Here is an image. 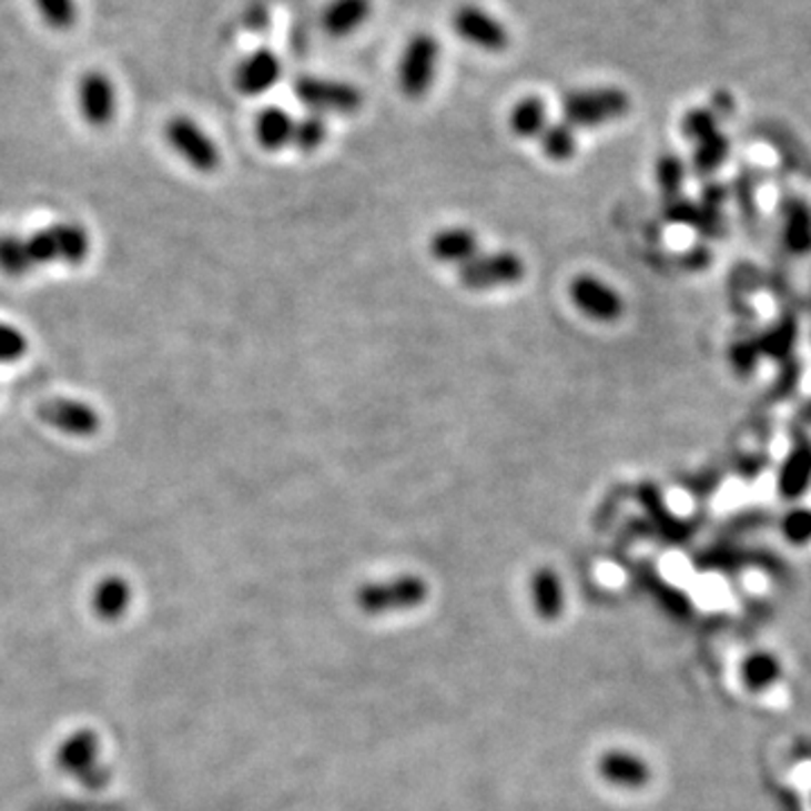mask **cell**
<instances>
[{
  "label": "cell",
  "mask_w": 811,
  "mask_h": 811,
  "mask_svg": "<svg viewBox=\"0 0 811 811\" xmlns=\"http://www.w3.org/2000/svg\"><path fill=\"white\" fill-rule=\"evenodd\" d=\"M539 138H541L544 154L553 161H568L577 152L575 129L568 122L548 124Z\"/></svg>",
  "instance_id": "603a6c76"
},
{
  "label": "cell",
  "mask_w": 811,
  "mask_h": 811,
  "mask_svg": "<svg viewBox=\"0 0 811 811\" xmlns=\"http://www.w3.org/2000/svg\"><path fill=\"white\" fill-rule=\"evenodd\" d=\"M28 349H30L28 334L8 321H0V365L19 363L28 354Z\"/></svg>",
  "instance_id": "4316f807"
},
{
  "label": "cell",
  "mask_w": 811,
  "mask_h": 811,
  "mask_svg": "<svg viewBox=\"0 0 811 811\" xmlns=\"http://www.w3.org/2000/svg\"><path fill=\"white\" fill-rule=\"evenodd\" d=\"M454 28L463 41L487 52H500L509 45L507 28L478 6L458 8L454 14Z\"/></svg>",
  "instance_id": "8fae6325"
},
{
  "label": "cell",
  "mask_w": 811,
  "mask_h": 811,
  "mask_svg": "<svg viewBox=\"0 0 811 811\" xmlns=\"http://www.w3.org/2000/svg\"><path fill=\"white\" fill-rule=\"evenodd\" d=\"M526 273L524 260L511 251H498L491 255H476L458 271L460 282L472 291H485L494 286L516 284Z\"/></svg>",
  "instance_id": "9c48e42d"
},
{
  "label": "cell",
  "mask_w": 811,
  "mask_h": 811,
  "mask_svg": "<svg viewBox=\"0 0 811 811\" xmlns=\"http://www.w3.org/2000/svg\"><path fill=\"white\" fill-rule=\"evenodd\" d=\"M282 78V61L280 57L268 50L260 48L244 57L235 70V89L242 95L257 98L271 91Z\"/></svg>",
  "instance_id": "7c38bea8"
},
{
  "label": "cell",
  "mask_w": 811,
  "mask_h": 811,
  "mask_svg": "<svg viewBox=\"0 0 811 811\" xmlns=\"http://www.w3.org/2000/svg\"><path fill=\"white\" fill-rule=\"evenodd\" d=\"M809 487H811V442L807 437H795L778 476V491L782 498L793 500L800 498Z\"/></svg>",
  "instance_id": "5bb4252c"
},
{
  "label": "cell",
  "mask_w": 811,
  "mask_h": 811,
  "mask_svg": "<svg viewBox=\"0 0 811 811\" xmlns=\"http://www.w3.org/2000/svg\"><path fill=\"white\" fill-rule=\"evenodd\" d=\"M598 771L605 782L620 789H640L651 778L649 764L640 756L625 749L607 751L598 762Z\"/></svg>",
  "instance_id": "4fadbf2b"
},
{
  "label": "cell",
  "mask_w": 811,
  "mask_h": 811,
  "mask_svg": "<svg viewBox=\"0 0 811 811\" xmlns=\"http://www.w3.org/2000/svg\"><path fill=\"white\" fill-rule=\"evenodd\" d=\"M782 535L793 546H804L811 541V509L795 507L784 514L782 519Z\"/></svg>",
  "instance_id": "83f0119b"
},
{
  "label": "cell",
  "mask_w": 811,
  "mask_h": 811,
  "mask_svg": "<svg viewBox=\"0 0 811 811\" xmlns=\"http://www.w3.org/2000/svg\"><path fill=\"white\" fill-rule=\"evenodd\" d=\"M293 93L312 111V113H336L352 115L363 107V93L338 80L325 78H301L293 84Z\"/></svg>",
  "instance_id": "52a82bcc"
},
{
  "label": "cell",
  "mask_w": 811,
  "mask_h": 811,
  "mask_svg": "<svg viewBox=\"0 0 811 811\" xmlns=\"http://www.w3.org/2000/svg\"><path fill=\"white\" fill-rule=\"evenodd\" d=\"M34 268L48 264L80 266L91 255V235L78 221H57L26 237Z\"/></svg>",
  "instance_id": "6da1fadb"
},
{
  "label": "cell",
  "mask_w": 811,
  "mask_h": 811,
  "mask_svg": "<svg viewBox=\"0 0 811 811\" xmlns=\"http://www.w3.org/2000/svg\"><path fill=\"white\" fill-rule=\"evenodd\" d=\"M428 586L417 575H399L386 581H371L356 588L354 602L365 616L410 611L426 602Z\"/></svg>",
  "instance_id": "7a4b0ae2"
},
{
  "label": "cell",
  "mask_w": 811,
  "mask_h": 811,
  "mask_svg": "<svg viewBox=\"0 0 811 811\" xmlns=\"http://www.w3.org/2000/svg\"><path fill=\"white\" fill-rule=\"evenodd\" d=\"M165 140L170 150L185 161L194 172L210 174L221 163V152L207 131L190 115H174L165 124Z\"/></svg>",
  "instance_id": "277c9868"
},
{
  "label": "cell",
  "mask_w": 811,
  "mask_h": 811,
  "mask_svg": "<svg viewBox=\"0 0 811 811\" xmlns=\"http://www.w3.org/2000/svg\"><path fill=\"white\" fill-rule=\"evenodd\" d=\"M373 14V0H330L323 10V28L330 37L343 39L356 32Z\"/></svg>",
  "instance_id": "2e32d148"
},
{
  "label": "cell",
  "mask_w": 811,
  "mask_h": 811,
  "mask_svg": "<svg viewBox=\"0 0 811 811\" xmlns=\"http://www.w3.org/2000/svg\"><path fill=\"white\" fill-rule=\"evenodd\" d=\"M430 255L442 264H467L478 255V237L467 229H445L433 235Z\"/></svg>",
  "instance_id": "e0dca14e"
},
{
  "label": "cell",
  "mask_w": 811,
  "mask_h": 811,
  "mask_svg": "<svg viewBox=\"0 0 811 811\" xmlns=\"http://www.w3.org/2000/svg\"><path fill=\"white\" fill-rule=\"evenodd\" d=\"M37 19L52 32H68L80 21L78 0H30Z\"/></svg>",
  "instance_id": "ffe728a7"
},
{
  "label": "cell",
  "mask_w": 811,
  "mask_h": 811,
  "mask_svg": "<svg viewBox=\"0 0 811 811\" xmlns=\"http://www.w3.org/2000/svg\"><path fill=\"white\" fill-rule=\"evenodd\" d=\"M629 95L622 89H584L572 91L564 98V122H568L572 129L584 126H600L614 120H620L629 113Z\"/></svg>",
  "instance_id": "3957f363"
},
{
  "label": "cell",
  "mask_w": 811,
  "mask_h": 811,
  "mask_svg": "<svg viewBox=\"0 0 811 811\" xmlns=\"http://www.w3.org/2000/svg\"><path fill=\"white\" fill-rule=\"evenodd\" d=\"M293 129H296V120L280 107H266L255 120V135L268 152H280L293 142Z\"/></svg>",
  "instance_id": "ac0fdd59"
},
{
  "label": "cell",
  "mask_w": 811,
  "mask_h": 811,
  "mask_svg": "<svg viewBox=\"0 0 811 811\" xmlns=\"http://www.w3.org/2000/svg\"><path fill=\"white\" fill-rule=\"evenodd\" d=\"M75 102L80 118L91 129H107L115 122L120 111V91L109 72L93 68L78 80Z\"/></svg>",
  "instance_id": "8992f818"
},
{
  "label": "cell",
  "mask_w": 811,
  "mask_h": 811,
  "mask_svg": "<svg viewBox=\"0 0 811 811\" xmlns=\"http://www.w3.org/2000/svg\"><path fill=\"white\" fill-rule=\"evenodd\" d=\"M780 660L773 653L760 651L753 653L747 662H744V681L751 690H767L769 686H773L780 679Z\"/></svg>",
  "instance_id": "cb8c5ba5"
},
{
  "label": "cell",
  "mask_w": 811,
  "mask_h": 811,
  "mask_svg": "<svg viewBox=\"0 0 811 811\" xmlns=\"http://www.w3.org/2000/svg\"><path fill=\"white\" fill-rule=\"evenodd\" d=\"M728 150H730L728 140L719 131H712L710 135L697 140V152H695L697 172L708 174V172L717 170L723 163V159L728 156Z\"/></svg>",
  "instance_id": "484cf974"
},
{
  "label": "cell",
  "mask_w": 811,
  "mask_h": 811,
  "mask_svg": "<svg viewBox=\"0 0 811 811\" xmlns=\"http://www.w3.org/2000/svg\"><path fill=\"white\" fill-rule=\"evenodd\" d=\"M34 271L26 237L17 233L0 235V273L8 277H26Z\"/></svg>",
  "instance_id": "44dd1931"
},
{
  "label": "cell",
  "mask_w": 811,
  "mask_h": 811,
  "mask_svg": "<svg viewBox=\"0 0 811 811\" xmlns=\"http://www.w3.org/2000/svg\"><path fill=\"white\" fill-rule=\"evenodd\" d=\"M784 242L791 253L804 255L811 251V210L800 201L789 205L787 224H784Z\"/></svg>",
  "instance_id": "7402d4cb"
},
{
  "label": "cell",
  "mask_w": 811,
  "mask_h": 811,
  "mask_svg": "<svg viewBox=\"0 0 811 811\" xmlns=\"http://www.w3.org/2000/svg\"><path fill=\"white\" fill-rule=\"evenodd\" d=\"M570 301L572 305L588 318L600 323H614L622 316L625 303L622 296L611 288L607 282L594 275H579L570 282Z\"/></svg>",
  "instance_id": "30bf717a"
},
{
  "label": "cell",
  "mask_w": 811,
  "mask_h": 811,
  "mask_svg": "<svg viewBox=\"0 0 811 811\" xmlns=\"http://www.w3.org/2000/svg\"><path fill=\"white\" fill-rule=\"evenodd\" d=\"M325 138H327V120L321 113H307L303 120L296 122V129H293V144H296L303 154L316 152L325 142Z\"/></svg>",
  "instance_id": "d4e9b609"
},
{
  "label": "cell",
  "mask_w": 811,
  "mask_h": 811,
  "mask_svg": "<svg viewBox=\"0 0 811 811\" xmlns=\"http://www.w3.org/2000/svg\"><path fill=\"white\" fill-rule=\"evenodd\" d=\"M509 126L519 138H539L548 126V109L541 98H524L509 113Z\"/></svg>",
  "instance_id": "d6986e66"
},
{
  "label": "cell",
  "mask_w": 811,
  "mask_h": 811,
  "mask_svg": "<svg viewBox=\"0 0 811 811\" xmlns=\"http://www.w3.org/2000/svg\"><path fill=\"white\" fill-rule=\"evenodd\" d=\"M712 131H717V122L714 115L706 109H695L683 118V133L695 142L710 135Z\"/></svg>",
  "instance_id": "f546056e"
},
{
  "label": "cell",
  "mask_w": 811,
  "mask_h": 811,
  "mask_svg": "<svg viewBox=\"0 0 811 811\" xmlns=\"http://www.w3.org/2000/svg\"><path fill=\"white\" fill-rule=\"evenodd\" d=\"M437 63H439V43L428 32H417L408 39L399 68H397V82L406 98L419 100L428 93L430 84L437 75Z\"/></svg>",
  "instance_id": "5b68a950"
},
{
  "label": "cell",
  "mask_w": 811,
  "mask_h": 811,
  "mask_svg": "<svg viewBox=\"0 0 811 811\" xmlns=\"http://www.w3.org/2000/svg\"><path fill=\"white\" fill-rule=\"evenodd\" d=\"M39 419L61 435L78 439L93 437L102 428V417L95 406L70 397H54L43 402L39 406Z\"/></svg>",
  "instance_id": "ba28073f"
},
{
  "label": "cell",
  "mask_w": 811,
  "mask_h": 811,
  "mask_svg": "<svg viewBox=\"0 0 811 811\" xmlns=\"http://www.w3.org/2000/svg\"><path fill=\"white\" fill-rule=\"evenodd\" d=\"M530 594H533L535 614L541 620L553 622V620L561 618L564 605H566L564 581L550 566H541V568L535 570L533 584H530Z\"/></svg>",
  "instance_id": "9a60e30c"
},
{
  "label": "cell",
  "mask_w": 811,
  "mask_h": 811,
  "mask_svg": "<svg viewBox=\"0 0 811 811\" xmlns=\"http://www.w3.org/2000/svg\"><path fill=\"white\" fill-rule=\"evenodd\" d=\"M683 176H686V168L679 156H675V154L660 156V161L656 165V179H658V185L662 192L675 196L681 190Z\"/></svg>",
  "instance_id": "f1b7e54d"
}]
</instances>
